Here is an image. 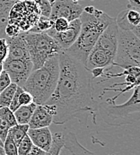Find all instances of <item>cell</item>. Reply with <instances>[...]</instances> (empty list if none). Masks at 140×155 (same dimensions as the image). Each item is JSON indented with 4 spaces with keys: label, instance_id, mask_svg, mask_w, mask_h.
I'll list each match as a JSON object with an SVG mask.
<instances>
[{
    "label": "cell",
    "instance_id": "cell-1",
    "mask_svg": "<svg viewBox=\"0 0 140 155\" xmlns=\"http://www.w3.org/2000/svg\"><path fill=\"white\" fill-rule=\"evenodd\" d=\"M59 76L54 92L43 104L57 125L76 118L86 125L91 115H97V102L93 99V79L90 71L66 51L58 53Z\"/></svg>",
    "mask_w": 140,
    "mask_h": 155
},
{
    "label": "cell",
    "instance_id": "cell-2",
    "mask_svg": "<svg viewBox=\"0 0 140 155\" xmlns=\"http://www.w3.org/2000/svg\"><path fill=\"white\" fill-rule=\"evenodd\" d=\"M79 19L81 21L79 35L75 43L64 51L85 67L87 57L100 35L115 18L110 17L93 6H86L83 9Z\"/></svg>",
    "mask_w": 140,
    "mask_h": 155
},
{
    "label": "cell",
    "instance_id": "cell-3",
    "mask_svg": "<svg viewBox=\"0 0 140 155\" xmlns=\"http://www.w3.org/2000/svg\"><path fill=\"white\" fill-rule=\"evenodd\" d=\"M59 76L58 54L48 58L42 67L32 70L22 88L33 98L36 105H43L54 92Z\"/></svg>",
    "mask_w": 140,
    "mask_h": 155
},
{
    "label": "cell",
    "instance_id": "cell-4",
    "mask_svg": "<svg viewBox=\"0 0 140 155\" xmlns=\"http://www.w3.org/2000/svg\"><path fill=\"white\" fill-rule=\"evenodd\" d=\"M139 98V85H137L131 97L122 104L115 103V97L97 103V114L109 126L121 127L134 124L140 117Z\"/></svg>",
    "mask_w": 140,
    "mask_h": 155
},
{
    "label": "cell",
    "instance_id": "cell-5",
    "mask_svg": "<svg viewBox=\"0 0 140 155\" xmlns=\"http://www.w3.org/2000/svg\"><path fill=\"white\" fill-rule=\"evenodd\" d=\"M24 39L32 64V70L42 67L48 58L61 50L46 32H25Z\"/></svg>",
    "mask_w": 140,
    "mask_h": 155
},
{
    "label": "cell",
    "instance_id": "cell-6",
    "mask_svg": "<svg viewBox=\"0 0 140 155\" xmlns=\"http://www.w3.org/2000/svg\"><path fill=\"white\" fill-rule=\"evenodd\" d=\"M113 67L126 69L140 66V40L132 31L118 29V43Z\"/></svg>",
    "mask_w": 140,
    "mask_h": 155
},
{
    "label": "cell",
    "instance_id": "cell-7",
    "mask_svg": "<svg viewBox=\"0 0 140 155\" xmlns=\"http://www.w3.org/2000/svg\"><path fill=\"white\" fill-rule=\"evenodd\" d=\"M41 16L34 0H18L8 13L7 22L16 25L22 32H29Z\"/></svg>",
    "mask_w": 140,
    "mask_h": 155
},
{
    "label": "cell",
    "instance_id": "cell-8",
    "mask_svg": "<svg viewBox=\"0 0 140 155\" xmlns=\"http://www.w3.org/2000/svg\"><path fill=\"white\" fill-rule=\"evenodd\" d=\"M2 68L7 73L12 83L23 87L26 79L32 71V64L31 59L17 60L5 58L2 64Z\"/></svg>",
    "mask_w": 140,
    "mask_h": 155
},
{
    "label": "cell",
    "instance_id": "cell-9",
    "mask_svg": "<svg viewBox=\"0 0 140 155\" xmlns=\"http://www.w3.org/2000/svg\"><path fill=\"white\" fill-rule=\"evenodd\" d=\"M51 3V14L49 19L54 21L62 17L68 22L78 19L83 13L84 7L78 3L72 0H49Z\"/></svg>",
    "mask_w": 140,
    "mask_h": 155
},
{
    "label": "cell",
    "instance_id": "cell-10",
    "mask_svg": "<svg viewBox=\"0 0 140 155\" xmlns=\"http://www.w3.org/2000/svg\"><path fill=\"white\" fill-rule=\"evenodd\" d=\"M81 29L80 19H75L69 22L68 30L63 32H57L53 28L48 30L46 33L51 37L61 50H67L76 41Z\"/></svg>",
    "mask_w": 140,
    "mask_h": 155
},
{
    "label": "cell",
    "instance_id": "cell-11",
    "mask_svg": "<svg viewBox=\"0 0 140 155\" xmlns=\"http://www.w3.org/2000/svg\"><path fill=\"white\" fill-rule=\"evenodd\" d=\"M59 155H95L84 147L72 132L64 134V145Z\"/></svg>",
    "mask_w": 140,
    "mask_h": 155
},
{
    "label": "cell",
    "instance_id": "cell-12",
    "mask_svg": "<svg viewBox=\"0 0 140 155\" xmlns=\"http://www.w3.org/2000/svg\"><path fill=\"white\" fill-rule=\"evenodd\" d=\"M27 135L30 137L33 145L48 152L52 144V134L48 127L29 128Z\"/></svg>",
    "mask_w": 140,
    "mask_h": 155
},
{
    "label": "cell",
    "instance_id": "cell-13",
    "mask_svg": "<svg viewBox=\"0 0 140 155\" xmlns=\"http://www.w3.org/2000/svg\"><path fill=\"white\" fill-rule=\"evenodd\" d=\"M52 116L45 109L43 105H37L32 113L31 120L28 124L29 128L48 127L52 124Z\"/></svg>",
    "mask_w": 140,
    "mask_h": 155
},
{
    "label": "cell",
    "instance_id": "cell-14",
    "mask_svg": "<svg viewBox=\"0 0 140 155\" xmlns=\"http://www.w3.org/2000/svg\"><path fill=\"white\" fill-rule=\"evenodd\" d=\"M36 104L34 102L25 105V106H20L14 112L15 120L18 125H28L31 117L32 116V113L36 108Z\"/></svg>",
    "mask_w": 140,
    "mask_h": 155
},
{
    "label": "cell",
    "instance_id": "cell-15",
    "mask_svg": "<svg viewBox=\"0 0 140 155\" xmlns=\"http://www.w3.org/2000/svg\"><path fill=\"white\" fill-rule=\"evenodd\" d=\"M28 130H29L28 125H18L17 124L16 126H15L9 129L7 134L14 140V142L18 146V144L23 140V137L27 134Z\"/></svg>",
    "mask_w": 140,
    "mask_h": 155
},
{
    "label": "cell",
    "instance_id": "cell-16",
    "mask_svg": "<svg viewBox=\"0 0 140 155\" xmlns=\"http://www.w3.org/2000/svg\"><path fill=\"white\" fill-rule=\"evenodd\" d=\"M17 85L14 83H11L9 86L0 92V108L1 107H9L10 102L17 90Z\"/></svg>",
    "mask_w": 140,
    "mask_h": 155
},
{
    "label": "cell",
    "instance_id": "cell-17",
    "mask_svg": "<svg viewBox=\"0 0 140 155\" xmlns=\"http://www.w3.org/2000/svg\"><path fill=\"white\" fill-rule=\"evenodd\" d=\"M64 145V134L56 133L52 134V144L45 155H59Z\"/></svg>",
    "mask_w": 140,
    "mask_h": 155
},
{
    "label": "cell",
    "instance_id": "cell-18",
    "mask_svg": "<svg viewBox=\"0 0 140 155\" xmlns=\"http://www.w3.org/2000/svg\"><path fill=\"white\" fill-rule=\"evenodd\" d=\"M52 27H53V21L51 19L44 16H40L35 26L29 32H35V33L46 32L48 30L51 29Z\"/></svg>",
    "mask_w": 140,
    "mask_h": 155
},
{
    "label": "cell",
    "instance_id": "cell-19",
    "mask_svg": "<svg viewBox=\"0 0 140 155\" xmlns=\"http://www.w3.org/2000/svg\"><path fill=\"white\" fill-rule=\"evenodd\" d=\"M0 117L3 118L4 120H5L11 127L17 125L14 112L8 107H1L0 108Z\"/></svg>",
    "mask_w": 140,
    "mask_h": 155
},
{
    "label": "cell",
    "instance_id": "cell-20",
    "mask_svg": "<svg viewBox=\"0 0 140 155\" xmlns=\"http://www.w3.org/2000/svg\"><path fill=\"white\" fill-rule=\"evenodd\" d=\"M40 11L41 16L49 18L51 14V3L49 0H34Z\"/></svg>",
    "mask_w": 140,
    "mask_h": 155
},
{
    "label": "cell",
    "instance_id": "cell-21",
    "mask_svg": "<svg viewBox=\"0 0 140 155\" xmlns=\"http://www.w3.org/2000/svg\"><path fill=\"white\" fill-rule=\"evenodd\" d=\"M3 148H4L5 154V155H18L17 145L8 134H7V136H6L5 142H4Z\"/></svg>",
    "mask_w": 140,
    "mask_h": 155
},
{
    "label": "cell",
    "instance_id": "cell-22",
    "mask_svg": "<svg viewBox=\"0 0 140 155\" xmlns=\"http://www.w3.org/2000/svg\"><path fill=\"white\" fill-rule=\"evenodd\" d=\"M125 16L128 22L132 25L133 27H136L140 24V13L133 10V9H125Z\"/></svg>",
    "mask_w": 140,
    "mask_h": 155
},
{
    "label": "cell",
    "instance_id": "cell-23",
    "mask_svg": "<svg viewBox=\"0 0 140 155\" xmlns=\"http://www.w3.org/2000/svg\"><path fill=\"white\" fill-rule=\"evenodd\" d=\"M32 145L33 144H32L30 137L26 134L17 146L18 155H27L29 151L31 150V148L32 147Z\"/></svg>",
    "mask_w": 140,
    "mask_h": 155
},
{
    "label": "cell",
    "instance_id": "cell-24",
    "mask_svg": "<svg viewBox=\"0 0 140 155\" xmlns=\"http://www.w3.org/2000/svg\"><path fill=\"white\" fill-rule=\"evenodd\" d=\"M69 22L67 19L59 17L57 18L53 21V29L55 30V31L57 32H63L66 30H68V26H69Z\"/></svg>",
    "mask_w": 140,
    "mask_h": 155
},
{
    "label": "cell",
    "instance_id": "cell-25",
    "mask_svg": "<svg viewBox=\"0 0 140 155\" xmlns=\"http://www.w3.org/2000/svg\"><path fill=\"white\" fill-rule=\"evenodd\" d=\"M8 55V42L7 37L0 38V66L4 63Z\"/></svg>",
    "mask_w": 140,
    "mask_h": 155
},
{
    "label": "cell",
    "instance_id": "cell-26",
    "mask_svg": "<svg viewBox=\"0 0 140 155\" xmlns=\"http://www.w3.org/2000/svg\"><path fill=\"white\" fill-rule=\"evenodd\" d=\"M21 30L15 24L7 22L5 28V35L7 38H14L18 36L21 33Z\"/></svg>",
    "mask_w": 140,
    "mask_h": 155
},
{
    "label": "cell",
    "instance_id": "cell-27",
    "mask_svg": "<svg viewBox=\"0 0 140 155\" xmlns=\"http://www.w3.org/2000/svg\"><path fill=\"white\" fill-rule=\"evenodd\" d=\"M23 91V89L22 87L18 86L16 91H15V95H14V97H13V99H12V101H11V102H10V105H9L8 108L13 111V112H15V111L20 107V104H19V95H20V93Z\"/></svg>",
    "mask_w": 140,
    "mask_h": 155
},
{
    "label": "cell",
    "instance_id": "cell-28",
    "mask_svg": "<svg viewBox=\"0 0 140 155\" xmlns=\"http://www.w3.org/2000/svg\"><path fill=\"white\" fill-rule=\"evenodd\" d=\"M10 128H11V127L9 126V124L5 120H4L3 118L0 117V139L3 142V143L7 136V134H8V131Z\"/></svg>",
    "mask_w": 140,
    "mask_h": 155
},
{
    "label": "cell",
    "instance_id": "cell-29",
    "mask_svg": "<svg viewBox=\"0 0 140 155\" xmlns=\"http://www.w3.org/2000/svg\"><path fill=\"white\" fill-rule=\"evenodd\" d=\"M32 102H33V98L28 91H23L20 93V95H19V104H20V106L29 105V104H31Z\"/></svg>",
    "mask_w": 140,
    "mask_h": 155
},
{
    "label": "cell",
    "instance_id": "cell-30",
    "mask_svg": "<svg viewBox=\"0 0 140 155\" xmlns=\"http://www.w3.org/2000/svg\"><path fill=\"white\" fill-rule=\"evenodd\" d=\"M11 79L9 77V75L7 74V73L4 70H2V72L0 73V92L6 88L7 86H9L11 84Z\"/></svg>",
    "mask_w": 140,
    "mask_h": 155
},
{
    "label": "cell",
    "instance_id": "cell-31",
    "mask_svg": "<svg viewBox=\"0 0 140 155\" xmlns=\"http://www.w3.org/2000/svg\"><path fill=\"white\" fill-rule=\"evenodd\" d=\"M104 73H105L104 68H93L92 70H90V74H91V76L93 79L103 76Z\"/></svg>",
    "mask_w": 140,
    "mask_h": 155
},
{
    "label": "cell",
    "instance_id": "cell-32",
    "mask_svg": "<svg viewBox=\"0 0 140 155\" xmlns=\"http://www.w3.org/2000/svg\"><path fill=\"white\" fill-rule=\"evenodd\" d=\"M128 9H133L140 13V1L139 0H128Z\"/></svg>",
    "mask_w": 140,
    "mask_h": 155
},
{
    "label": "cell",
    "instance_id": "cell-33",
    "mask_svg": "<svg viewBox=\"0 0 140 155\" xmlns=\"http://www.w3.org/2000/svg\"><path fill=\"white\" fill-rule=\"evenodd\" d=\"M46 154V152L42 150L41 148L35 146V145H32V147L31 148V150L29 151V153H27V155H45Z\"/></svg>",
    "mask_w": 140,
    "mask_h": 155
},
{
    "label": "cell",
    "instance_id": "cell-34",
    "mask_svg": "<svg viewBox=\"0 0 140 155\" xmlns=\"http://www.w3.org/2000/svg\"><path fill=\"white\" fill-rule=\"evenodd\" d=\"M0 155H5V151H4L3 146H0Z\"/></svg>",
    "mask_w": 140,
    "mask_h": 155
},
{
    "label": "cell",
    "instance_id": "cell-35",
    "mask_svg": "<svg viewBox=\"0 0 140 155\" xmlns=\"http://www.w3.org/2000/svg\"><path fill=\"white\" fill-rule=\"evenodd\" d=\"M3 144H4V143H3V142L1 141V139H0V146H3Z\"/></svg>",
    "mask_w": 140,
    "mask_h": 155
},
{
    "label": "cell",
    "instance_id": "cell-36",
    "mask_svg": "<svg viewBox=\"0 0 140 155\" xmlns=\"http://www.w3.org/2000/svg\"><path fill=\"white\" fill-rule=\"evenodd\" d=\"M2 70H3V68H2V66H0V73L2 72Z\"/></svg>",
    "mask_w": 140,
    "mask_h": 155
},
{
    "label": "cell",
    "instance_id": "cell-37",
    "mask_svg": "<svg viewBox=\"0 0 140 155\" xmlns=\"http://www.w3.org/2000/svg\"><path fill=\"white\" fill-rule=\"evenodd\" d=\"M72 1H74V2H78L79 0H72Z\"/></svg>",
    "mask_w": 140,
    "mask_h": 155
}]
</instances>
